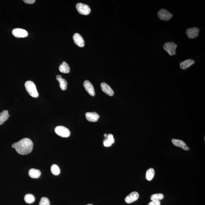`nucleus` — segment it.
Returning a JSON list of instances; mask_svg holds the SVG:
<instances>
[{"label":"nucleus","mask_w":205,"mask_h":205,"mask_svg":"<svg viewBox=\"0 0 205 205\" xmlns=\"http://www.w3.org/2000/svg\"><path fill=\"white\" fill-rule=\"evenodd\" d=\"M12 147L15 148L17 152L20 155H26L33 151V143L30 139L24 138L13 143Z\"/></svg>","instance_id":"1"},{"label":"nucleus","mask_w":205,"mask_h":205,"mask_svg":"<svg viewBox=\"0 0 205 205\" xmlns=\"http://www.w3.org/2000/svg\"><path fill=\"white\" fill-rule=\"evenodd\" d=\"M25 86L26 90L31 97L37 98L39 96L35 84L32 81H28L25 82Z\"/></svg>","instance_id":"2"},{"label":"nucleus","mask_w":205,"mask_h":205,"mask_svg":"<svg viewBox=\"0 0 205 205\" xmlns=\"http://www.w3.org/2000/svg\"><path fill=\"white\" fill-rule=\"evenodd\" d=\"M55 132L58 135L63 137H68L70 135L69 130L65 127L62 126H58L55 128Z\"/></svg>","instance_id":"3"},{"label":"nucleus","mask_w":205,"mask_h":205,"mask_svg":"<svg viewBox=\"0 0 205 205\" xmlns=\"http://www.w3.org/2000/svg\"><path fill=\"white\" fill-rule=\"evenodd\" d=\"M76 9L78 12L82 15H88L91 12V9L88 5L82 3H78L76 4Z\"/></svg>","instance_id":"4"},{"label":"nucleus","mask_w":205,"mask_h":205,"mask_svg":"<svg viewBox=\"0 0 205 205\" xmlns=\"http://www.w3.org/2000/svg\"><path fill=\"white\" fill-rule=\"evenodd\" d=\"M177 47L176 44L174 42H168L164 44L163 45V49L170 56H172L175 54V50Z\"/></svg>","instance_id":"5"},{"label":"nucleus","mask_w":205,"mask_h":205,"mask_svg":"<svg viewBox=\"0 0 205 205\" xmlns=\"http://www.w3.org/2000/svg\"><path fill=\"white\" fill-rule=\"evenodd\" d=\"M158 16L162 20L168 21L172 17V14L165 9H162L157 13Z\"/></svg>","instance_id":"6"},{"label":"nucleus","mask_w":205,"mask_h":205,"mask_svg":"<svg viewBox=\"0 0 205 205\" xmlns=\"http://www.w3.org/2000/svg\"><path fill=\"white\" fill-rule=\"evenodd\" d=\"M200 30L198 27H193L186 30V33L189 39H195L198 36Z\"/></svg>","instance_id":"7"},{"label":"nucleus","mask_w":205,"mask_h":205,"mask_svg":"<svg viewBox=\"0 0 205 205\" xmlns=\"http://www.w3.org/2000/svg\"><path fill=\"white\" fill-rule=\"evenodd\" d=\"M12 34L16 38H24L28 36V33L26 30L20 28L14 29L12 32Z\"/></svg>","instance_id":"8"},{"label":"nucleus","mask_w":205,"mask_h":205,"mask_svg":"<svg viewBox=\"0 0 205 205\" xmlns=\"http://www.w3.org/2000/svg\"><path fill=\"white\" fill-rule=\"evenodd\" d=\"M84 86L85 90L87 91L90 95L92 96H95V91L94 86H93L91 82L88 80H85L84 82Z\"/></svg>","instance_id":"9"},{"label":"nucleus","mask_w":205,"mask_h":205,"mask_svg":"<svg viewBox=\"0 0 205 205\" xmlns=\"http://www.w3.org/2000/svg\"><path fill=\"white\" fill-rule=\"evenodd\" d=\"M73 39L76 45L80 47L85 46V41L83 38L78 33H75L73 35Z\"/></svg>","instance_id":"10"},{"label":"nucleus","mask_w":205,"mask_h":205,"mask_svg":"<svg viewBox=\"0 0 205 205\" xmlns=\"http://www.w3.org/2000/svg\"><path fill=\"white\" fill-rule=\"evenodd\" d=\"M139 197V195L138 193L136 192H133L126 197L125 199V202L128 204L132 203L137 201Z\"/></svg>","instance_id":"11"},{"label":"nucleus","mask_w":205,"mask_h":205,"mask_svg":"<svg viewBox=\"0 0 205 205\" xmlns=\"http://www.w3.org/2000/svg\"><path fill=\"white\" fill-rule=\"evenodd\" d=\"M85 117L87 120L91 122H97L100 117L98 114L96 112L87 113Z\"/></svg>","instance_id":"12"},{"label":"nucleus","mask_w":205,"mask_h":205,"mask_svg":"<svg viewBox=\"0 0 205 205\" xmlns=\"http://www.w3.org/2000/svg\"><path fill=\"white\" fill-rule=\"evenodd\" d=\"M101 88L102 91L105 92L106 94L110 96H112L114 94V91L109 85L108 84L102 82L101 84Z\"/></svg>","instance_id":"13"},{"label":"nucleus","mask_w":205,"mask_h":205,"mask_svg":"<svg viewBox=\"0 0 205 205\" xmlns=\"http://www.w3.org/2000/svg\"><path fill=\"white\" fill-rule=\"evenodd\" d=\"M172 142L173 144L175 146L181 148L182 149L184 150H189V148L186 146V143L182 141L173 139L172 140Z\"/></svg>","instance_id":"14"},{"label":"nucleus","mask_w":205,"mask_h":205,"mask_svg":"<svg viewBox=\"0 0 205 205\" xmlns=\"http://www.w3.org/2000/svg\"><path fill=\"white\" fill-rule=\"evenodd\" d=\"M195 63V61L193 59L186 60L180 63V68L182 70H186Z\"/></svg>","instance_id":"15"},{"label":"nucleus","mask_w":205,"mask_h":205,"mask_svg":"<svg viewBox=\"0 0 205 205\" xmlns=\"http://www.w3.org/2000/svg\"><path fill=\"white\" fill-rule=\"evenodd\" d=\"M56 79L60 83V87L63 91H65L67 89V82L65 79L62 78L60 75H58L56 76Z\"/></svg>","instance_id":"16"},{"label":"nucleus","mask_w":205,"mask_h":205,"mask_svg":"<svg viewBox=\"0 0 205 205\" xmlns=\"http://www.w3.org/2000/svg\"><path fill=\"white\" fill-rule=\"evenodd\" d=\"M40 171L39 170L33 169H30L29 171V175L30 177L33 179L39 178L41 175Z\"/></svg>","instance_id":"17"},{"label":"nucleus","mask_w":205,"mask_h":205,"mask_svg":"<svg viewBox=\"0 0 205 205\" xmlns=\"http://www.w3.org/2000/svg\"><path fill=\"white\" fill-rule=\"evenodd\" d=\"M10 116L7 110H4L0 113V125H2L9 119Z\"/></svg>","instance_id":"18"},{"label":"nucleus","mask_w":205,"mask_h":205,"mask_svg":"<svg viewBox=\"0 0 205 205\" xmlns=\"http://www.w3.org/2000/svg\"><path fill=\"white\" fill-rule=\"evenodd\" d=\"M59 71L61 73H68L70 71V67L65 62H63L59 67Z\"/></svg>","instance_id":"19"},{"label":"nucleus","mask_w":205,"mask_h":205,"mask_svg":"<svg viewBox=\"0 0 205 205\" xmlns=\"http://www.w3.org/2000/svg\"><path fill=\"white\" fill-rule=\"evenodd\" d=\"M155 171L153 168H150L147 171L146 177L147 180L151 181L154 178L155 175Z\"/></svg>","instance_id":"20"},{"label":"nucleus","mask_w":205,"mask_h":205,"mask_svg":"<svg viewBox=\"0 0 205 205\" xmlns=\"http://www.w3.org/2000/svg\"><path fill=\"white\" fill-rule=\"evenodd\" d=\"M51 172L52 174L55 175H59L60 174V169L59 167L56 165H53L51 168Z\"/></svg>","instance_id":"21"},{"label":"nucleus","mask_w":205,"mask_h":205,"mask_svg":"<svg viewBox=\"0 0 205 205\" xmlns=\"http://www.w3.org/2000/svg\"><path fill=\"white\" fill-rule=\"evenodd\" d=\"M24 201L27 203H32L35 201V198L34 196L32 194H27L24 196Z\"/></svg>","instance_id":"22"},{"label":"nucleus","mask_w":205,"mask_h":205,"mask_svg":"<svg viewBox=\"0 0 205 205\" xmlns=\"http://www.w3.org/2000/svg\"><path fill=\"white\" fill-rule=\"evenodd\" d=\"M164 195L161 193L155 194L151 196V199L152 201H159L163 200Z\"/></svg>","instance_id":"23"},{"label":"nucleus","mask_w":205,"mask_h":205,"mask_svg":"<svg viewBox=\"0 0 205 205\" xmlns=\"http://www.w3.org/2000/svg\"><path fill=\"white\" fill-rule=\"evenodd\" d=\"M39 205H50L49 200L46 197H43L39 203Z\"/></svg>","instance_id":"24"},{"label":"nucleus","mask_w":205,"mask_h":205,"mask_svg":"<svg viewBox=\"0 0 205 205\" xmlns=\"http://www.w3.org/2000/svg\"><path fill=\"white\" fill-rule=\"evenodd\" d=\"M106 139H107L109 141L111 142L112 144L114 143V137H113V134H109L108 135V136H107V137H106Z\"/></svg>","instance_id":"25"},{"label":"nucleus","mask_w":205,"mask_h":205,"mask_svg":"<svg viewBox=\"0 0 205 205\" xmlns=\"http://www.w3.org/2000/svg\"><path fill=\"white\" fill-rule=\"evenodd\" d=\"M103 144L104 146L105 147H108L111 146V145L112 144L111 142L109 141L106 138L104 141Z\"/></svg>","instance_id":"26"},{"label":"nucleus","mask_w":205,"mask_h":205,"mask_svg":"<svg viewBox=\"0 0 205 205\" xmlns=\"http://www.w3.org/2000/svg\"><path fill=\"white\" fill-rule=\"evenodd\" d=\"M161 203L159 201H152L150 202L148 205H160Z\"/></svg>","instance_id":"27"},{"label":"nucleus","mask_w":205,"mask_h":205,"mask_svg":"<svg viewBox=\"0 0 205 205\" xmlns=\"http://www.w3.org/2000/svg\"><path fill=\"white\" fill-rule=\"evenodd\" d=\"M23 1L26 4H32L34 3L36 1L35 0H24Z\"/></svg>","instance_id":"28"},{"label":"nucleus","mask_w":205,"mask_h":205,"mask_svg":"<svg viewBox=\"0 0 205 205\" xmlns=\"http://www.w3.org/2000/svg\"><path fill=\"white\" fill-rule=\"evenodd\" d=\"M107 136H108V135H107L106 134H104V137H107Z\"/></svg>","instance_id":"29"},{"label":"nucleus","mask_w":205,"mask_h":205,"mask_svg":"<svg viewBox=\"0 0 205 205\" xmlns=\"http://www.w3.org/2000/svg\"><path fill=\"white\" fill-rule=\"evenodd\" d=\"M86 205H93V204H89Z\"/></svg>","instance_id":"30"}]
</instances>
